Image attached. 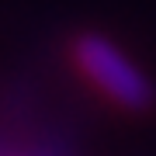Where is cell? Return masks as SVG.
I'll use <instances>...</instances> for the list:
<instances>
[{
    "label": "cell",
    "instance_id": "cell-1",
    "mask_svg": "<svg viewBox=\"0 0 156 156\" xmlns=\"http://www.w3.org/2000/svg\"><path fill=\"white\" fill-rule=\"evenodd\" d=\"M73 62L83 76L101 90L111 104L125 108L132 115H146L156 104V90L142 76V69L97 31H83L73 38Z\"/></svg>",
    "mask_w": 156,
    "mask_h": 156
}]
</instances>
